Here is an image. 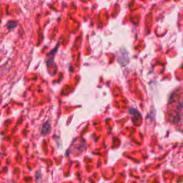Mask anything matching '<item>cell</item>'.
Wrapping results in <instances>:
<instances>
[{
	"label": "cell",
	"mask_w": 183,
	"mask_h": 183,
	"mask_svg": "<svg viewBox=\"0 0 183 183\" xmlns=\"http://www.w3.org/2000/svg\"><path fill=\"white\" fill-rule=\"evenodd\" d=\"M17 25V22L16 21H11V22H9L7 24V27L9 29H13Z\"/></svg>",
	"instance_id": "3"
},
{
	"label": "cell",
	"mask_w": 183,
	"mask_h": 183,
	"mask_svg": "<svg viewBox=\"0 0 183 183\" xmlns=\"http://www.w3.org/2000/svg\"><path fill=\"white\" fill-rule=\"evenodd\" d=\"M177 103H175V111L172 119L173 123H177L183 114V90L177 92Z\"/></svg>",
	"instance_id": "1"
},
{
	"label": "cell",
	"mask_w": 183,
	"mask_h": 183,
	"mask_svg": "<svg viewBox=\"0 0 183 183\" xmlns=\"http://www.w3.org/2000/svg\"><path fill=\"white\" fill-rule=\"evenodd\" d=\"M50 127V125H48V123L45 124V125L43 126L42 130V135H47L49 132H50V128H49Z\"/></svg>",
	"instance_id": "2"
}]
</instances>
